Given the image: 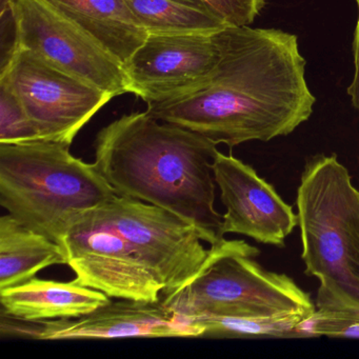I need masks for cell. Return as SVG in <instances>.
<instances>
[{
	"mask_svg": "<svg viewBox=\"0 0 359 359\" xmlns=\"http://www.w3.org/2000/svg\"><path fill=\"white\" fill-rule=\"evenodd\" d=\"M224 18L230 26L253 24L266 6V0H197Z\"/></svg>",
	"mask_w": 359,
	"mask_h": 359,
	"instance_id": "d6986e66",
	"label": "cell"
},
{
	"mask_svg": "<svg viewBox=\"0 0 359 359\" xmlns=\"http://www.w3.org/2000/svg\"><path fill=\"white\" fill-rule=\"evenodd\" d=\"M220 56L216 33L149 35L123 65L130 93L147 104L190 95L211 79Z\"/></svg>",
	"mask_w": 359,
	"mask_h": 359,
	"instance_id": "30bf717a",
	"label": "cell"
},
{
	"mask_svg": "<svg viewBox=\"0 0 359 359\" xmlns=\"http://www.w3.org/2000/svg\"><path fill=\"white\" fill-rule=\"evenodd\" d=\"M68 264L64 248L13 216L0 218V290L34 278L39 271Z\"/></svg>",
	"mask_w": 359,
	"mask_h": 359,
	"instance_id": "9a60e30c",
	"label": "cell"
},
{
	"mask_svg": "<svg viewBox=\"0 0 359 359\" xmlns=\"http://www.w3.org/2000/svg\"><path fill=\"white\" fill-rule=\"evenodd\" d=\"M356 1L358 8V18L355 27L354 39H353V56H354V75L348 88V94L352 106L359 112V0Z\"/></svg>",
	"mask_w": 359,
	"mask_h": 359,
	"instance_id": "44dd1931",
	"label": "cell"
},
{
	"mask_svg": "<svg viewBox=\"0 0 359 359\" xmlns=\"http://www.w3.org/2000/svg\"><path fill=\"white\" fill-rule=\"evenodd\" d=\"M41 140L36 126L13 90L0 81V144H25Z\"/></svg>",
	"mask_w": 359,
	"mask_h": 359,
	"instance_id": "ac0fdd59",
	"label": "cell"
},
{
	"mask_svg": "<svg viewBox=\"0 0 359 359\" xmlns=\"http://www.w3.org/2000/svg\"><path fill=\"white\" fill-rule=\"evenodd\" d=\"M104 292L76 280H48L34 277L26 283L0 290L1 309L28 320L79 318L110 302Z\"/></svg>",
	"mask_w": 359,
	"mask_h": 359,
	"instance_id": "4fadbf2b",
	"label": "cell"
},
{
	"mask_svg": "<svg viewBox=\"0 0 359 359\" xmlns=\"http://www.w3.org/2000/svg\"><path fill=\"white\" fill-rule=\"evenodd\" d=\"M62 245L77 283L110 298L157 302L165 297V287L134 258L100 208L75 215Z\"/></svg>",
	"mask_w": 359,
	"mask_h": 359,
	"instance_id": "9c48e42d",
	"label": "cell"
},
{
	"mask_svg": "<svg viewBox=\"0 0 359 359\" xmlns=\"http://www.w3.org/2000/svg\"><path fill=\"white\" fill-rule=\"evenodd\" d=\"M149 35L214 34L230 25L197 0H126Z\"/></svg>",
	"mask_w": 359,
	"mask_h": 359,
	"instance_id": "2e32d148",
	"label": "cell"
},
{
	"mask_svg": "<svg viewBox=\"0 0 359 359\" xmlns=\"http://www.w3.org/2000/svg\"><path fill=\"white\" fill-rule=\"evenodd\" d=\"M128 337H201V332L173 314L163 300L121 299L79 318L45 320L41 340Z\"/></svg>",
	"mask_w": 359,
	"mask_h": 359,
	"instance_id": "7c38bea8",
	"label": "cell"
},
{
	"mask_svg": "<svg viewBox=\"0 0 359 359\" xmlns=\"http://www.w3.org/2000/svg\"><path fill=\"white\" fill-rule=\"evenodd\" d=\"M219 64L199 91L147 104V112L217 144L270 142L309 121L316 98L297 36L278 29L226 27L216 33Z\"/></svg>",
	"mask_w": 359,
	"mask_h": 359,
	"instance_id": "6da1fadb",
	"label": "cell"
},
{
	"mask_svg": "<svg viewBox=\"0 0 359 359\" xmlns=\"http://www.w3.org/2000/svg\"><path fill=\"white\" fill-rule=\"evenodd\" d=\"M95 165L121 196L152 203L196 226L210 245L224 238L214 208L216 144L144 112L125 114L94 142Z\"/></svg>",
	"mask_w": 359,
	"mask_h": 359,
	"instance_id": "7a4b0ae2",
	"label": "cell"
},
{
	"mask_svg": "<svg viewBox=\"0 0 359 359\" xmlns=\"http://www.w3.org/2000/svg\"><path fill=\"white\" fill-rule=\"evenodd\" d=\"M213 174L226 213L222 234L245 235L264 245L283 247L298 226L297 214L257 172L218 151Z\"/></svg>",
	"mask_w": 359,
	"mask_h": 359,
	"instance_id": "8fae6325",
	"label": "cell"
},
{
	"mask_svg": "<svg viewBox=\"0 0 359 359\" xmlns=\"http://www.w3.org/2000/svg\"><path fill=\"white\" fill-rule=\"evenodd\" d=\"M210 248L209 259L198 275L161 299L180 318L205 314L310 318L316 311L310 294L291 277L256 262L259 250L254 245L224 238Z\"/></svg>",
	"mask_w": 359,
	"mask_h": 359,
	"instance_id": "5b68a950",
	"label": "cell"
},
{
	"mask_svg": "<svg viewBox=\"0 0 359 359\" xmlns=\"http://www.w3.org/2000/svg\"><path fill=\"white\" fill-rule=\"evenodd\" d=\"M304 273L316 311L359 319V191L335 154L306 161L296 197Z\"/></svg>",
	"mask_w": 359,
	"mask_h": 359,
	"instance_id": "3957f363",
	"label": "cell"
},
{
	"mask_svg": "<svg viewBox=\"0 0 359 359\" xmlns=\"http://www.w3.org/2000/svg\"><path fill=\"white\" fill-rule=\"evenodd\" d=\"M0 1L13 16L16 51L34 52L113 97L130 93L123 65L50 0Z\"/></svg>",
	"mask_w": 359,
	"mask_h": 359,
	"instance_id": "ba28073f",
	"label": "cell"
},
{
	"mask_svg": "<svg viewBox=\"0 0 359 359\" xmlns=\"http://www.w3.org/2000/svg\"><path fill=\"white\" fill-rule=\"evenodd\" d=\"M125 65L149 34L126 0H50Z\"/></svg>",
	"mask_w": 359,
	"mask_h": 359,
	"instance_id": "5bb4252c",
	"label": "cell"
},
{
	"mask_svg": "<svg viewBox=\"0 0 359 359\" xmlns=\"http://www.w3.org/2000/svg\"><path fill=\"white\" fill-rule=\"evenodd\" d=\"M98 207L134 258L165 287V296L190 283L209 259L203 233L168 210L117 194Z\"/></svg>",
	"mask_w": 359,
	"mask_h": 359,
	"instance_id": "8992f818",
	"label": "cell"
},
{
	"mask_svg": "<svg viewBox=\"0 0 359 359\" xmlns=\"http://www.w3.org/2000/svg\"><path fill=\"white\" fill-rule=\"evenodd\" d=\"M45 320H28L13 316L1 309L0 335L1 337L26 338L41 340Z\"/></svg>",
	"mask_w": 359,
	"mask_h": 359,
	"instance_id": "ffe728a7",
	"label": "cell"
},
{
	"mask_svg": "<svg viewBox=\"0 0 359 359\" xmlns=\"http://www.w3.org/2000/svg\"><path fill=\"white\" fill-rule=\"evenodd\" d=\"M0 81L13 90L41 140L68 146L114 98L29 50H18L9 64L0 69Z\"/></svg>",
	"mask_w": 359,
	"mask_h": 359,
	"instance_id": "52a82bcc",
	"label": "cell"
},
{
	"mask_svg": "<svg viewBox=\"0 0 359 359\" xmlns=\"http://www.w3.org/2000/svg\"><path fill=\"white\" fill-rule=\"evenodd\" d=\"M306 319L300 315L262 317L205 314L186 321L199 330L201 337H302L299 327Z\"/></svg>",
	"mask_w": 359,
	"mask_h": 359,
	"instance_id": "e0dca14e",
	"label": "cell"
},
{
	"mask_svg": "<svg viewBox=\"0 0 359 359\" xmlns=\"http://www.w3.org/2000/svg\"><path fill=\"white\" fill-rule=\"evenodd\" d=\"M114 195L95 163L73 156L68 144H0V205L60 245L75 215Z\"/></svg>",
	"mask_w": 359,
	"mask_h": 359,
	"instance_id": "277c9868",
	"label": "cell"
}]
</instances>
